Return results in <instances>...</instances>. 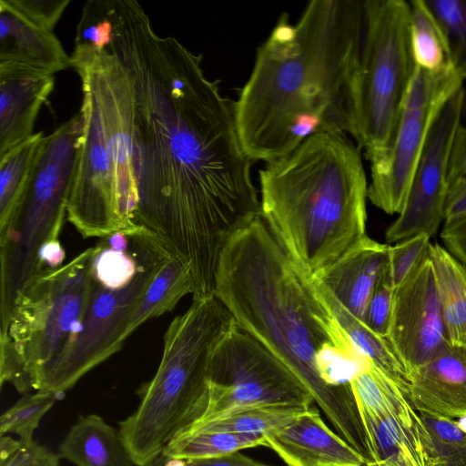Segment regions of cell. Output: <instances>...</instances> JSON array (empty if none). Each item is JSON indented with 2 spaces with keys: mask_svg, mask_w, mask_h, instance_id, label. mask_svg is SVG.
Returning a JSON list of instances; mask_svg holds the SVG:
<instances>
[{
  "mask_svg": "<svg viewBox=\"0 0 466 466\" xmlns=\"http://www.w3.org/2000/svg\"><path fill=\"white\" fill-rule=\"evenodd\" d=\"M59 455L76 466H136L119 431L96 414L78 419L61 442Z\"/></svg>",
  "mask_w": 466,
  "mask_h": 466,
  "instance_id": "21",
  "label": "cell"
},
{
  "mask_svg": "<svg viewBox=\"0 0 466 466\" xmlns=\"http://www.w3.org/2000/svg\"><path fill=\"white\" fill-rule=\"evenodd\" d=\"M0 65H17L53 74L71 66V58L53 33L0 0Z\"/></svg>",
  "mask_w": 466,
  "mask_h": 466,
  "instance_id": "20",
  "label": "cell"
},
{
  "mask_svg": "<svg viewBox=\"0 0 466 466\" xmlns=\"http://www.w3.org/2000/svg\"><path fill=\"white\" fill-rule=\"evenodd\" d=\"M162 466H187V462L182 459L168 458L165 460Z\"/></svg>",
  "mask_w": 466,
  "mask_h": 466,
  "instance_id": "42",
  "label": "cell"
},
{
  "mask_svg": "<svg viewBox=\"0 0 466 466\" xmlns=\"http://www.w3.org/2000/svg\"><path fill=\"white\" fill-rule=\"evenodd\" d=\"M383 273L369 302L365 324L375 334L386 338L391 315L394 289L385 280Z\"/></svg>",
  "mask_w": 466,
  "mask_h": 466,
  "instance_id": "36",
  "label": "cell"
},
{
  "mask_svg": "<svg viewBox=\"0 0 466 466\" xmlns=\"http://www.w3.org/2000/svg\"><path fill=\"white\" fill-rule=\"evenodd\" d=\"M459 427L466 432V415L455 420Z\"/></svg>",
  "mask_w": 466,
  "mask_h": 466,
  "instance_id": "43",
  "label": "cell"
},
{
  "mask_svg": "<svg viewBox=\"0 0 466 466\" xmlns=\"http://www.w3.org/2000/svg\"><path fill=\"white\" fill-rule=\"evenodd\" d=\"M430 238L420 234L389 247L383 277L393 289L403 283L428 257L431 247Z\"/></svg>",
  "mask_w": 466,
  "mask_h": 466,
  "instance_id": "31",
  "label": "cell"
},
{
  "mask_svg": "<svg viewBox=\"0 0 466 466\" xmlns=\"http://www.w3.org/2000/svg\"><path fill=\"white\" fill-rule=\"evenodd\" d=\"M267 446L266 436L258 432H202L177 435L165 447L160 459L185 461L220 457L240 450Z\"/></svg>",
  "mask_w": 466,
  "mask_h": 466,
  "instance_id": "27",
  "label": "cell"
},
{
  "mask_svg": "<svg viewBox=\"0 0 466 466\" xmlns=\"http://www.w3.org/2000/svg\"><path fill=\"white\" fill-rule=\"evenodd\" d=\"M360 150L346 134L321 133L258 171L262 218L314 279L367 237Z\"/></svg>",
  "mask_w": 466,
  "mask_h": 466,
  "instance_id": "4",
  "label": "cell"
},
{
  "mask_svg": "<svg viewBox=\"0 0 466 466\" xmlns=\"http://www.w3.org/2000/svg\"><path fill=\"white\" fill-rule=\"evenodd\" d=\"M96 246L33 277L0 327V384L38 390L76 331L90 291Z\"/></svg>",
  "mask_w": 466,
  "mask_h": 466,
  "instance_id": "7",
  "label": "cell"
},
{
  "mask_svg": "<svg viewBox=\"0 0 466 466\" xmlns=\"http://www.w3.org/2000/svg\"><path fill=\"white\" fill-rule=\"evenodd\" d=\"M194 292L190 268L172 255L159 268L134 311L128 336L144 322L172 310L184 296Z\"/></svg>",
  "mask_w": 466,
  "mask_h": 466,
  "instance_id": "23",
  "label": "cell"
},
{
  "mask_svg": "<svg viewBox=\"0 0 466 466\" xmlns=\"http://www.w3.org/2000/svg\"><path fill=\"white\" fill-rule=\"evenodd\" d=\"M187 466H269L239 451L220 457L187 461Z\"/></svg>",
  "mask_w": 466,
  "mask_h": 466,
  "instance_id": "40",
  "label": "cell"
},
{
  "mask_svg": "<svg viewBox=\"0 0 466 466\" xmlns=\"http://www.w3.org/2000/svg\"><path fill=\"white\" fill-rule=\"evenodd\" d=\"M389 247L367 236L316 279L339 306L364 323L369 302L386 268Z\"/></svg>",
  "mask_w": 466,
  "mask_h": 466,
  "instance_id": "19",
  "label": "cell"
},
{
  "mask_svg": "<svg viewBox=\"0 0 466 466\" xmlns=\"http://www.w3.org/2000/svg\"><path fill=\"white\" fill-rule=\"evenodd\" d=\"M410 5V46L415 66L431 71L457 66L444 31L426 1L413 0Z\"/></svg>",
  "mask_w": 466,
  "mask_h": 466,
  "instance_id": "26",
  "label": "cell"
},
{
  "mask_svg": "<svg viewBox=\"0 0 466 466\" xmlns=\"http://www.w3.org/2000/svg\"><path fill=\"white\" fill-rule=\"evenodd\" d=\"M466 169V126L461 125L455 136L451 152L448 181L451 186L464 175Z\"/></svg>",
  "mask_w": 466,
  "mask_h": 466,
  "instance_id": "38",
  "label": "cell"
},
{
  "mask_svg": "<svg viewBox=\"0 0 466 466\" xmlns=\"http://www.w3.org/2000/svg\"><path fill=\"white\" fill-rule=\"evenodd\" d=\"M463 217H466L465 177L458 178L450 186L445 206V221L455 220Z\"/></svg>",
  "mask_w": 466,
  "mask_h": 466,
  "instance_id": "39",
  "label": "cell"
},
{
  "mask_svg": "<svg viewBox=\"0 0 466 466\" xmlns=\"http://www.w3.org/2000/svg\"><path fill=\"white\" fill-rule=\"evenodd\" d=\"M444 105L401 111L389 152L381 160L370 164L368 199L387 214L401 211L429 131Z\"/></svg>",
  "mask_w": 466,
  "mask_h": 466,
  "instance_id": "15",
  "label": "cell"
},
{
  "mask_svg": "<svg viewBox=\"0 0 466 466\" xmlns=\"http://www.w3.org/2000/svg\"><path fill=\"white\" fill-rule=\"evenodd\" d=\"M320 289L355 350L393 381L408 398L409 375L386 338L372 332Z\"/></svg>",
  "mask_w": 466,
  "mask_h": 466,
  "instance_id": "24",
  "label": "cell"
},
{
  "mask_svg": "<svg viewBox=\"0 0 466 466\" xmlns=\"http://www.w3.org/2000/svg\"><path fill=\"white\" fill-rule=\"evenodd\" d=\"M429 256L448 339L466 347V267L439 244Z\"/></svg>",
  "mask_w": 466,
  "mask_h": 466,
  "instance_id": "22",
  "label": "cell"
},
{
  "mask_svg": "<svg viewBox=\"0 0 466 466\" xmlns=\"http://www.w3.org/2000/svg\"><path fill=\"white\" fill-rule=\"evenodd\" d=\"M60 458L34 440L0 436V466H58Z\"/></svg>",
  "mask_w": 466,
  "mask_h": 466,
  "instance_id": "34",
  "label": "cell"
},
{
  "mask_svg": "<svg viewBox=\"0 0 466 466\" xmlns=\"http://www.w3.org/2000/svg\"><path fill=\"white\" fill-rule=\"evenodd\" d=\"M363 27L359 0H312L296 24L279 16L234 102L238 137L252 161L280 157L321 133L353 137Z\"/></svg>",
  "mask_w": 466,
  "mask_h": 466,
  "instance_id": "2",
  "label": "cell"
},
{
  "mask_svg": "<svg viewBox=\"0 0 466 466\" xmlns=\"http://www.w3.org/2000/svg\"><path fill=\"white\" fill-rule=\"evenodd\" d=\"M213 294L241 329L300 380L339 435L366 456L367 437L351 385L328 384L316 366L326 344L354 348L317 280L290 259L261 215L224 248Z\"/></svg>",
  "mask_w": 466,
  "mask_h": 466,
  "instance_id": "3",
  "label": "cell"
},
{
  "mask_svg": "<svg viewBox=\"0 0 466 466\" xmlns=\"http://www.w3.org/2000/svg\"><path fill=\"white\" fill-rule=\"evenodd\" d=\"M82 142L79 111L46 136L20 198L0 227V326L6 322L20 290L43 272L42 250L59 242Z\"/></svg>",
  "mask_w": 466,
  "mask_h": 466,
  "instance_id": "8",
  "label": "cell"
},
{
  "mask_svg": "<svg viewBox=\"0 0 466 466\" xmlns=\"http://www.w3.org/2000/svg\"><path fill=\"white\" fill-rule=\"evenodd\" d=\"M56 400V393L46 390L25 395L1 415L0 436L13 433L25 441L33 440L35 430Z\"/></svg>",
  "mask_w": 466,
  "mask_h": 466,
  "instance_id": "29",
  "label": "cell"
},
{
  "mask_svg": "<svg viewBox=\"0 0 466 466\" xmlns=\"http://www.w3.org/2000/svg\"><path fill=\"white\" fill-rule=\"evenodd\" d=\"M465 99L461 87L434 119L403 208L385 233L388 243L420 234L431 237L445 221L450 188L448 168L454 138L461 126Z\"/></svg>",
  "mask_w": 466,
  "mask_h": 466,
  "instance_id": "13",
  "label": "cell"
},
{
  "mask_svg": "<svg viewBox=\"0 0 466 466\" xmlns=\"http://www.w3.org/2000/svg\"><path fill=\"white\" fill-rule=\"evenodd\" d=\"M214 295L194 297L164 335L158 369L137 410L119 422L136 466H152L173 437L201 416L208 402V367L214 350L235 326Z\"/></svg>",
  "mask_w": 466,
  "mask_h": 466,
  "instance_id": "6",
  "label": "cell"
},
{
  "mask_svg": "<svg viewBox=\"0 0 466 466\" xmlns=\"http://www.w3.org/2000/svg\"><path fill=\"white\" fill-rule=\"evenodd\" d=\"M268 447L288 466H364L367 460L334 433L316 410L265 434Z\"/></svg>",
  "mask_w": 466,
  "mask_h": 466,
  "instance_id": "16",
  "label": "cell"
},
{
  "mask_svg": "<svg viewBox=\"0 0 466 466\" xmlns=\"http://www.w3.org/2000/svg\"><path fill=\"white\" fill-rule=\"evenodd\" d=\"M428 431L424 441L426 453L466 456V432L455 420L418 411Z\"/></svg>",
  "mask_w": 466,
  "mask_h": 466,
  "instance_id": "33",
  "label": "cell"
},
{
  "mask_svg": "<svg viewBox=\"0 0 466 466\" xmlns=\"http://www.w3.org/2000/svg\"><path fill=\"white\" fill-rule=\"evenodd\" d=\"M462 177H466V169H465L464 175H463Z\"/></svg>",
  "mask_w": 466,
  "mask_h": 466,
  "instance_id": "44",
  "label": "cell"
},
{
  "mask_svg": "<svg viewBox=\"0 0 466 466\" xmlns=\"http://www.w3.org/2000/svg\"><path fill=\"white\" fill-rule=\"evenodd\" d=\"M19 15L31 23L53 31L70 0H6Z\"/></svg>",
  "mask_w": 466,
  "mask_h": 466,
  "instance_id": "35",
  "label": "cell"
},
{
  "mask_svg": "<svg viewBox=\"0 0 466 466\" xmlns=\"http://www.w3.org/2000/svg\"><path fill=\"white\" fill-rule=\"evenodd\" d=\"M313 401L307 388L283 362L236 325L213 351L208 367V406L192 422L209 421L264 405L310 408Z\"/></svg>",
  "mask_w": 466,
  "mask_h": 466,
  "instance_id": "11",
  "label": "cell"
},
{
  "mask_svg": "<svg viewBox=\"0 0 466 466\" xmlns=\"http://www.w3.org/2000/svg\"><path fill=\"white\" fill-rule=\"evenodd\" d=\"M46 139L43 131L34 133L0 157V227L8 220Z\"/></svg>",
  "mask_w": 466,
  "mask_h": 466,
  "instance_id": "28",
  "label": "cell"
},
{
  "mask_svg": "<svg viewBox=\"0 0 466 466\" xmlns=\"http://www.w3.org/2000/svg\"><path fill=\"white\" fill-rule=\"evenodd\" d=\"M376 466H424L428 431L401 390L371 363L350 381Z\"/></svg>",
  "mask_w": 466,
  "mask_h": 466,
  "instance_id": "12",
  "label": "cell"
},
{
  "mask_svg": "<svg viewBox=\"0 0 466 466\" xmlns=\"http://www.w3.org/2000/svg\"><path fill=\"white\" fill-rule=\"evenodd\" d=\"M425 1L444 31L455 65L466 70V1Z\"/></svg>",
  "mask_w": 466,
  "mask_h": 466,
  "instance_id": "32",
  "label": "cell"
},
{
  "mask_svg": "<svg viewBox=\"0 0 466 466\" xmlns=\"http://www.w3.org/2000/svg\"><path fill=\"white\" fill-rule=\"evenodd\" d=\"M370 363L355 349L331 343L324 345L316 356V366L319 375L332 386H350V381Z\"/></svg>",
  "mask_w": 466,
  "mask_h": 466,
  "instance_id": "30",
  "label": "cell"
},
{
  "mask_svg": "<svg viewBox=\"0 0 466 466\" xmlns=\"http://www.w3.org/2000/svg\"><path fill=\"white\" fill-rule=\"evenodd\" d=\"M424 466H466V461L451 457H427Z\"/></svg>",
  "mask_w": 466,
  "mask_h": 466,
  "instance_id": "41",
  "label": "cell"
},
{
  "mask_svg": "<svg viewBox=\"0 0 466 466\" xmlns=\"http://www.w3.org/2000/svg\"><path fill=\"white\" fill-rule=\"evenodd\" d=\"M309 409L290 404L250 407L209 421L189 423L184 426L175 436L202 432H258L267 434L283 428Z\"/></svg>",
  "mask_w": 466,
  "mask_h": 466,
  "instance_id": "25",
  "label": "cell"
},
{
  "mask_svg": "<svg viewBox=\"0 0 466 466\" xmlns=\"http://www.w3.org/2000/svg\"><path fill=\"white\" fill-rule=\"evenodd\" d=\"M441 238L445 249L466 267V217L445 221Z\"/></svg>",
  "mask_w": 466,
  "mask_h": 466,
  "instance_id": "37",
  "label": "cell"
},
{
  "mask_svg": "<svg viewBox=\"0 0 466 466\" xmlns=\"http://www.w3.org/2000/svg\"><path fill=\"white\" fill-rule=\"evenodd\" d=\"M70 58L82 82L83 142L66 217L84 238H103L137 225L130 80L107 46L101 51L75 46Z\"/></svg>",
  "mask_w": 466,
  "mask_h": 466,
  "instance_id": "5",
  "label": "cell"
},
{
  "mask_svg": "<svg viewBox=\"0 0 466 466\" xmlns=\"http://www.w3.org/2000/svg\"><path fill=\"white\" fill-rule=\"evenodd\" d=\"M107 14V46L131 86L133 221L188 266L193 297L211 295L224 248L261 215L234 101L205 75L201 55L154 31L138 2L109 0Z\"/></svg>",
  "mask_w": 466,
  "mask_h": 466,
  "instance_id": "1",
  "label": "cell"
},
{
  "mask_svg": "<svg viewBox=\"0 0 466 466\" xmlns=\"http://www.w3.org/2000/svg\"><path fill=\"white\" fill-rule=\"evenodd\" d=\"M139 267L121 288H108L92 275L84 315L70 342L42 380L38 390L62 393L85 374L117 352L138 303L162 265L174 255L142 226L134 229Z\"/></svg>",
  "mask_w": 466,
  "mask_h": 466,
  "instance_id": "10",
  "label": "cell"
},
{
  "mask_svg": "<svg viewBox=\"0 0 466 466\" xmlns=\"http://www.w3.org/2000/svg\"><path fill=\"white\" fill-rule=\"evenodd\" d=\"M363 9V35L352 90L353 137L374 164L392 145L415 64L410 2L364 0Z\"/></svg>",
  "mask_w": 466,
  "mask_h": 466,
  "instance_id": "9",
  "label": "cell"
},
{
  "mask_svg": "<svg viewBox=\"0 0 466 466\" xmlns=\"http://www.w3.org/2000/svg\"><path fill=\"white\" fill-rule=\"evenodd\" d=\"M54 86L51 72L0 65V157L34 134L39 110Z\"/></svg>",
  "mask_w": 466,
  "mask_h": 466,
  "instance_id": "17",
  "label": "cell"
},
{
  "mask_svg": "<svg viewBox=\"0 0 466 466\" xmlns=\"http://www.w3.org/2000/svg\"><path fill=\"white\" fill-rule=\"evenodd\" d=\"M408 399L417 411L452 420L466 415V347L445 344L410 377Z\"/></svg>",
  "mask_w": 466,
  "mask_h": 466,
  "instance_id": "18",
  "label": "cell"
},
{
  "mask_svg": "<svg viewBox=\"0 0 466 466\" xmlns=\"http://www.w3.org/2000/svg\"><path fill=\"white\" fill-rule=\"evenodd\" d=\"M386 339L409 378L450 342L429 255L394 289Z\"/></svg>",
  "mask_w": 466,
  "mask_h": 466,
  "instance_id": "14",
  "label": "cell"
}]
</instances>
